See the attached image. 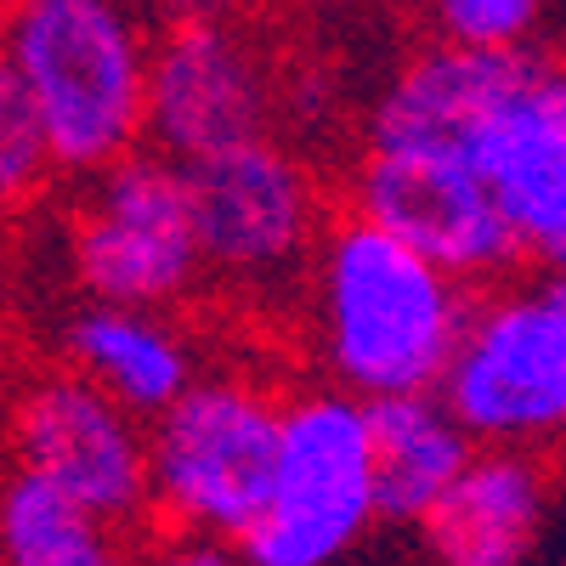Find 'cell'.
Listing matches in <instances>:
<instances>
[{
	"label": "cell",
	"mask_w": 566,
	"mask_h": 566,
	"mask_svg": "<svg viewBox=\"0 0 566 566\" xmlns=\"http://www.w3.org/2000/svg\"><path fill=\"white\" fill-rule=\"evenodd\" d=\"M323 357L357 397L442 391L464 346L459 272L437 266L368 216H346L317 261Z\"/></svg>",
	"instance_id": "1"
},
{
	"label": "cell",
	"mask_w": 566,
	"mask_h": 566,
	"mask_svg": "<svg viewBox=\"0 0 566 566\" xmlns=\"http://www.w3.org/2000/svg\"><path fill=\"white\" fill-rule=\"evenodd\" d=\"M7 63L45 119L57 170L97 176L148 136L154 57L114 0H12Z\"/></svg>",
	"instance_id": "2"
},
{
	"label": "cell",
	"mask_w": 566,
	"mask_h": 566,
	"mask_svg": "<svg viewBox=\"0 0 566 566\" xmlns=\"http://www.w3.org/2000/svg\"><path fill=\"white\" fill-rule=\"evenodd\" d=\"M283 413L239 380H193L148 431L154 453V504L181 533L210 544H239L277 488Z\"/></svg>",
	"instance_id": "3"
},
{
	"label": "cell",
	"mask_w": 566,
	"mask_h": 566,
	"mask_svg": "<svg viewBox=\"0 0 566 566\" xmlns=\"http://www.w3.org/2000/svg\"><path fill=\"white\" fill-rule=\"evenodd\" d=\"M368 522H380L368 408L340 391L290 402L277 488L239 555L255 566H328L368 533Z\"/></svg>",
	"instance_id": "4"
},
{
	"label": "cell",
	"mask_w": 566,
	"mask_h": 566,
	"mask_svg": "<svg viewBox=\"0 0 566 566\" xmlns=\"http://www.w3.org/2000/svg\"><path fill=\"white\" fill-rule=\"evenodd\" d=\"M442 397L482 442L566 437V272L470 312Z\"/></svg>",
	"instance_id": "5"
},
{
	"label": "cell",
	"mask_w": 566,
	"mask_h": 566,
	"mask_svg": "<svg viewBox=\"0 0 566 566\" xmlns=\"http://www.w3.org/2000/svg\"><path fill=\"white\" fill-rule=\"evenodd\" d=\"M205 266L193 205H187L181 159L125 154L97 170V187L74 221V277L91 301L159 306L181 295Z\"/></svg>",
	"instance_id": "6"
},
{
	"label": "cell",
	"mask_w": 566,
	"mask_h": 566,
	"mask_svg": "<svg viewBox=\"0 0 566 566\" xmlns=\"http://www.w3.org/2000/svg\"><path fill=\"white\" fill-rule=\"evenodd\" d=\"M352 205L459 277H493L527 255L493 181L459 154L368 148L352 181Z\"/></svg>",
	"instance_id": "7"
},
{
	"label": "cell",
	"mask_w": 566,
	"mask_h": 566,
	"mask_svg": "<svg viewBox=\"0 0 566 566\" xmlns=\"http://www.w3.org/2000/svg\"><path fill=\"white\" fill-rule=\"evenodd\" d=\"M136 413L91 374H45L18 397V459L80 493L108 527L142 522L154 504V453Z\"/></svg>",
	"instance_id": "8"
},
{
	"label": "cell",
	"mask_w": 566,
	"mask_h": 566,
	"mask_svg": "<svg viewBox=\"0 0 566 566\" xmlns=\"http://www.w3.org/2000/svg\"><path fill=\"white\" fill-rule=\"evenodd\" d=\"M187 205H193L199 255L232 277H266L306 250L312 187L301 165L266 136L181 159Z\"/></svg>",
	"instance_id": "9"
},
{
	"label": "cell",
	"mask_w": 566,
	"mask_h": 566,
	"mask_svg": "<svg viewBox=\"0 0 566 566\" xmlns=\"http://www.w3.org/2000/svg\"><path fill=\"white\" fill-rule=\"evenodd\" d=\"M464 159L493 181L522 250L549 272H566V69L538 57Z\"/></svg>",
	"instance_id": "10"
},
{
	"label": "cell",
	"mask_w": 566,
	"mask_h": 566,
	"mask_svg": "<svg viewBox=\"0 0 566 566\" xmlns=\"http://www.w3.org/2000/svg\"><path fill=\"white\" fill-rule=\"evenodd\" d=\"M266 85L255 57L216 18H181L154 52L148 142L170 159H199L261 136Z\"/></svg>",
	"instance_id": "11"
},
{
	"label": "cell",
	"mask_w": 566,
	"mask_h": 566,
	"mask_svg": "<svg viewBox=\"0 0 566 566\" xmlns=\"http://www.w3.org/2000/svg\"><path fill=\"white\" fill-rule=\"evenodd\" d=\"M538 52L527 45H437V52L413 57L391 85L380 108H374L368 142L374 148H437L459 154L470 148L499 103L533 74Z\"/></svg>",
	"instance_id": "12"
},
{
	"label": "cell",
	"mask_w": 566,
	"mask_h": 566,
	"mask_svg": "<svg viewBox=\"0 0 566 566\" xmlns=\"http://www.w3.org/2000/svg\"><path fill=\"white\" fill-rule=\"evenodd\" d=\"M544 470L515 442H493L488 453H470L459 482L424 510L419 538L431 555L453 566H510L527 560L544 522Z\"/></svg>",
	"instance_id": "13"
},
{
	"label": "cell",
	"mask_w": 566,
	"mask_h": 566,
	"mask_svg": "<svg viewBox=\"0 0 566 566\" xmlns=\"http://www.w3.org/2000/svg\"><path fill=\"white\" fill-rule=\"evenodd\" d=\"M368 408V437H374V493H380V522L419 527L459 470L476 453V431L431 391H391V397H363Z\"/></svg>",
	"instance_id": "14"
},
{
	"label": "cell",
	"mask_w": 566,
	"mask_h": 566,
	"mask_svg": "<svg viewBox=\"0 0 566 566\" xmlns=\"http://www.w3.org/2000/svg\"><path fill=\"white\" fill-rule=\"evenodd\" d=\"M63 352L74 357L80 374H91L103 391H114L142 419H159L193 386L181 340L154 317H142V306H114V301L85 306L63 328Z\"/></svg>",
	"instance_id": "15"
},
{
	"label": "cell",
	"mask_w": 566,
	"mask_h": 566,
	"mask_svg": "<svg viewBox=\"0 0 566 566\" xmlns=\"http://www.w3.org/2000/svg\"><path fill=\"white\" fill-rule=\"evenodd\" d=\"M0 555L12 566H103L119 549L114 527L80 493L34 464H18L0 493Z\"/></svg>",
	"instance_id": "16"
},
{
	"label": "cell",
	"mask_w": 566,
	"mask_h": 566,
	"mask_svg": "<svg viewBox=\"0 0 566 566\" xmlns=\"http://www.w3.org/2000/svg\"><path fill=\"white\" fill-rule=\"evenodd\" d=\"M52 159V136H45V119L29 97L23 74L7 63L0 69V181H7V199H18L29 181H40Z\"/></svg>",
	"instance_id": "17"
},
{
	"label": "cell",
	"mask_w": 566,
	"mask_h": 566,
	"mask_svg": "<svg viewBox=\"0 0 566 566\" xmlns=\"http://www.w3.org/2000/svg\"><path fill=\"white\" fill-rule=\"evenodd\" d=\"M544 0H431L448 40L459 45H522Z\"/></svg>",
	"instance_id": "18"
},
{
	"label": "cell",
	"mask_w": 566,
	"mask_h": 566,
	"mask_svg": "<svg viewBox=\"0 0 566 566\" xmlns=\"http://www.w3.org/2000/svg\"><path fill=\"white\" fill-rule=\"evenodd\" d=\"M170 7L181 12V18H210V12H221L227 0H170Z\"/></svg>",
	"instance_id": "19"
}]
</instances>
